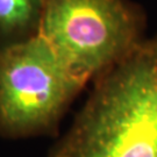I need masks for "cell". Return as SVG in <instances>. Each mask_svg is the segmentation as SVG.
<instances>
[{"instance_id": "1", "label": "cell", "mask_w": 157, "mask_h": 157, "mask_svg": "<svg viewBox=\"0 0 157 157\" xmlns=\"http://www.w3.org/2000/svg\"><path fill=\"white\" fill-rule=\"evenodd\" d=\"M47 157H157V36L95 80Z\"/></svg>"}, {"instance_id": "2", "label": "cell", "mask_w": 157, "mask_h": 157, "mask_svg": "<svg viewBox=\"0 0 157 157\" xmlns=\"http://www.w3.org/2000/svg\"><path fill=\"white\" fill-rule=\"evenodd\" d=\"M85 85L40 35L0 50V136L55 135Z\"/></svg>"}, {"instance_id": "4", "label": "cell", "mask_w": 157, "mask_h": 157, "mask_svg": "<svg viewBox=\"0 0 157 157\" xmlns=\"http://www.w3.org/2000/svg\"><path fill=\"white\" fill-rule=\"evenodd\" d=\"M44 0H0V50L39 35Z\"/></svg>"}, {"instance_id": "3", "label": "cell", "mask_w": 157, "mask_h": 157, "mask_svg": "<svg viewBox=\"0 0 157 157\" xmlns=\"http://www.w3.org/2000/svg\"><path fill=\"white\" fill-rule=\"evenodd\" d=\"M144 29L132 0H44L39 35L87 84L140 44Z\"/></svg>"}]
</instances>
